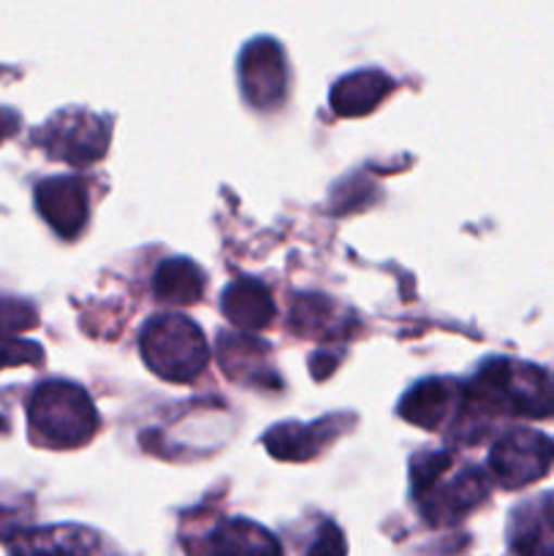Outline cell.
I'll use <instances>...</instances> for the list:
<instances>
[{
  "label": "cell",
  "instance_id": "obj_3",
  "mask_svg": "<svg viewBox=\"0 0 554 556\" xmlns=\"http://www.w3.org/2000/svg\"><path fill=\"white\" fill-rule=\"evenodd\" d=\"M33 443L43 448H79L96 434L98 413L85 389L68 380H47L27 402Z\"/></svg>",
  "mask_w": 554,
  "mask_h": 556
},
{
  "label": "cell",
  "instance_id": "obj_23",
  "mask_svg": "<svg viewBox=\"0 0 554 556\" xmlns=\"http://www.w3.org/2000/svg\"><path fill=\"white\" fill-rule=\"evenodd\" d=\"M9 429V424H5V418H0V432H5Z\"/></svg>",
  "mask_w": 554,
  "mask_h": 556
},
{
  "label": "cell",
  "instance_id": "obj_19",
  "mask_svg": "<svg viewBox=\"0 0 554 556\" xmlns=\"http://www.w3.org/2000/svg\"><path fill=\"white\" fill-rule=\"evenodd\" d=\"M43 353L41 348L33 342L20 340H0V369L20 367V364H41Z\"/></svg>",
  "mask_w": 554,
  "mask_h": 556
},
{
  "label": "cell",
  "instance_id": "obj_2",
  "mask_svg": "<svg viewBox=\"0 0 554 556\" xmlns=\"http://www.w3.org/2000/svg\"><path fill=\"white\" fill-rule=\"evenodd\" d=\"M413 500L432 525H454L470 514L489 492V481L476 465H462L454 454H421L413 459Z\"/></svg>",
  "mask_w": 554,
  "mask_h": 556
},
{
  "label": "cell",
  "instance_id": "obj_1",
  "mask_svg": "<svg viewBox=\"0 0 554 556\" xmlns=\"http://www.w3.org/2000/svg\"><path fill=\"white\" fill-rule=\"evenodd\" d=\"M465 416L554 418V383L530 364L489 358L473 380L462 386Z\"/></svg>",
  "mask_w": 554,
  "mask_h": 556
},
{
  "label": "cell",
  "instance_id": "obj_20",
  "mask_svg": "<svg viewBox=\"0 0 554 556\" xmlns=\"http://www.w3.org/2000/svg\"><path fill=\"white\" fill-rule=\"evenodd\" d=\"M345 535L340 532V527L335 521H324V527L315 535L313 546L307 548L304 556H345Z\"/></svg>",
  "mask_w": 554,
  "mask_h": 556
},
{
  "label": "cell",
  "instance_id": "obj_13",
  "mask_svg": "<svg viewBox=\"0 0 554 556\" xmlns=\"http://www.w3.org/2000/svg\"><path fill=\"white\" fill-rule=\"evenodd\" d=\"M98 541L81 527L22 530L11 541V556H92Z\"/></svg>",
  "mask_w": 554,
  "mask_h": 556
},
{
  "label": "cell",
  "instance_id": "obj_10",
  "mask_svg": "<svg viewBox=\"0 0 554 556\" xmlns=\"http://www.w3.org/2000/svg\"><path fill=\"white\" fill-rule=\"evenodd\" d=\"M511 546L519 556H554V494L532 500L516 510Z\"/></svg>",
  "mask_w": 554,
  "mask_h": 556
},
{
  "label": "cell",
  "instance_id": "obj_9",
  "mask_svg": "<svg viewBox=\"0 0 554 556\" xmlns=\"http://www.w3.org/2000/svg\"><path fill=\"white\" fill-rule=\"evenodd\" d=\"M462 410V386L451 378H429L413 386L400 402V416L424 429H438Z\"/></svg>",
  "mask_w": 554,
  "mask_h": 556
},
{
  "label": "cell",
  "instance_id": "obj_12",
  "mask_svg": "<svg viewBox=\"0 0 554 556\" xmlns=\"http://www.w3.org/2000/svg\"><path fill=\"white\" fill-rule=\"evenodd\" d=\"M221 309L228 324L237 326L239 331H261L275 318V302H272L266 286L250 280V277H239L223 291Z\"/></svg>",
  "mask_w": 554,
  "mask_h": 556
},
{
  "label": "cell",
  "instance_id": "obj_8",
  "mask_svg": "<svg viewBox=\"0 0 554 556\" xmlns=\"http://www.w3.org/2000/svg\"><path fill=\"white\" fill-rule=\"evenodd\" d=\"M36 206L63 239H74L87 223V188L81 177H49L38 182Z\"/></svg>",
  "mask_w": 554,
  "mask_h": 556
},
{
  "label": "cell",
  "instance_id": "obj_15",
  "mask_svg": "<svg viewBox=\"0 0 554 556\" xmlns=\"http://www.w3.org/2000/svg\"><path fill=\"white\" fill-rule=\"evenodd\" d=\"M210 556H282V548L275 535L255 521L231 519L212 530Z\"/></svg>",
  "mask_w": 554,
  "mask_h": 556
},
{
  "label": "cell",
  "instance_id": "obj_22",
  "mask_svg": "<svg viewBox=\"0 0 554 556\" xmlns=\"http://www.w3.org/2000/svg\"><path fill=\"white\" fill-rule=\"evenodd\" d=\"M16 128H20V117L14 112H9V109H0V139L16 134Z\"/></svg>",
  "mask_w": 554,
  "mask_h": 556
},
{
  "label": "cell",
  "instance_id": "obj_11",
  "mask_svg": "<svg viewBox=\"0 0 554 556\" xmlns=\"http://www.w3.org/2000/svg\"><path fill=\"white\" fill-rule=\"evenodd\" d=\"M337 418L315 424H280V427L269 429L264 438V445L286 462H304L313 459L315 454L326 448L331 440L337 438Z\"/></svg>",
  "mask_w": 554,
  "mask_h": 556
},
{
  "label": "cell",
  "instance_id": "obj_5",
  "mask_svg": "<svg viewBox=\"0 0 554 556\" xmlns=\"http://www.w3.org/2000/svg\"><path fill=\"white\" fill-rule=\"evenodd\" d=\"M554 462V443L532 429H516L492 445L489 470L503 489H521L541 481Z\"/></svg>",
  "mask_w": 554,
  "mask_h": 556
},
{
  "label": "cell",
  "instance_id": "obj_6",
  "mask_svg": "<svg viewBox=\"0 0 554 556\" xmlns=\"http://www.w3.org/2000/svg\"><path fill=\"white\" fill-rule=\"evenodd\" d=\"M38 144L52 157L71 163V166H87L98 161L109 144V130L101 117L79 109H68L49 119L38 134Z\"/></svg>",
  "mask_w": 554,
  "mask_h": 556
},
{
  "label": "cell",
  "instance_id": "obj_4",
  "mask_svg": "<svg viewBox=\"0 0 554 556\" xmlns=\"http://www.w3.org/2000/svg\"><path fill=\"white\" fill-rule=\"evenodd\" d=\"M141 356L152 372L172 383H190L210 362L204 334L179 313H161L147 320L141 331Z\"/></svg>",
  "mask_w": 554,
  "mask_h": 556
},
{
  "label": "cell",
  "instance_id": "obj_14",
  "mask_svg": "<svg viewBox=\"0 0 554 556\" xmlns=\"http://www.w3.org/2000/svg\"><path fill=\"white\" fill-rule=\"evenodd\" d=\"M391 87L394 81L383 71H353L331 87V106L340 117H358V114L373 112L389 96Z\"/></svg>",
  "mask_w": 554,
  "mask_h": 556
},
{
  "label": "cell",
  "instance_id": "obj_18",
  "mask_svg": "<svg viewBox=\"0 0 554 556\" xmlns=\"http://www.w3.org/2000/svg\"><path fill=\"white\" fill-rule=\"evenodd\" d=\"M38 313L20 299L0 296V340H9L16 331L36 329Z\"/></svg>",
  "mask_w": 554,
  "mask_h": 556
},
{
  "label": "cell",
  "instance_id": "obj_21",
  "mask_svg": "<svg viewBox=\"0 0 554 556\" xmlns=\"http://www.w3.org/2000/svg\"><path fill=\"white\" fill-rule=\"evenodd\" d=\"M22 532V514L0 505V541H14Z\"/></svg>",
  "mask_w": 554,
  "mask_h": 556
},
{
  "label": "cell",
  "instance_id": "obj_7",
  "mask_svg": "<svg viewBox=\"0 0 554 556\" xmlns=\"http://www.w3.org/2000/svg\"><path fill=\"white\" fill-rule=\"evenodd\" d=\"M239 85L255 109H272L286 92V58L272 38L250 41L239 54Z\"/></svg>",
  "mask_w": 554,
  "mask_h": 556
},
{
  "label": "cell",
  "instance_id": "obj_17",
  "mask_svg": "<svg viewBox=\"0 0 554 556\" xmlns=\"http://www.w3.org/2000/svg\"><path fill=\"white\" fill-rule=\"evenodd\" d=\"M266 348H269L266 342L253 340V337L221 334V340H217V358H221L223 369L231 378H255V372H264L266 369Z\"/></svg>",
  "mask_w": 554,
  "mask_h": 556
},
{
  "label": "cell",
  "instance_id": "obj_16",
  "mask_svg": "<svg viewBox=\"0 0 554 556\" xmlns=\"http://www.w3.org/2000/svg\"><path fill=\"white\" fill-rule=\"evenodd\" d=\"M204 271L199 264L188 258H172L163 261L152 275V293L158 302L174 304V307H185V304L199 302L204 293Z\"/></svg>",
  "mask_w": 554,
  "mask_h": 556
}]
</instances>
